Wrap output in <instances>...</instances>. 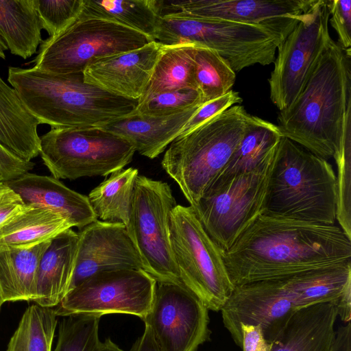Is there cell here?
Listing matches in <instances>:
<instances>
[{"instance_id": "obj_47", "label": "cell", "mask_w": 351, "mask_h": 351, "mask_svg": "<svg viewBox=\"0 0 351 351\" xmlns=\"http://www.w3.org/2000/svg\"><path fill=\"white\" fill-rule=\"evenodd\" d=\"M7 49H8V48H7V47L5 45V42L3 41V40L0 36V58H2V59H5V51H6Z\"/></svg>"}, {"instance_id": "obj_16", "label": "cell", "mask_w": 351, "mask_h": 351, "mask_svg": "<svg viewBox=\"0 0 351 351\" xmlns=\"http://www.w3.org/2000/svg\"><path fill=\"white\" fill-rule=\"evenodd\" d=\"M78 235L76 265L69 291L97 272L144 270L124 224L96 220L80 229Z\"/></svg>"}, {"instance_id": "obj_20", "label": "cell", "mask_w": 351, "mask_h": 351, "mask_svg": "<svg viewBox=\"0 0 351 351\" xmlns=\"http://www.w3.org/2000/svg\"><path fill=\"white\" fill-rule=\"evenodd\" d=\"M200 106L168 116H148L134 112L101 128L125 138L139 154L154 159L180 135Z\"/></svg>"}, {"instance_id": "obj_29", "label": "cell", "mask_w": 351, "mask_h": 351, "mask_svg": "<svg viewBox=\"0 0 351 351\" xmlns=\"http://www.w3.org/2000/svg\"><path fill=\"white\" fill-rule=\"evenodd\" d=\"M163 1L84 0L79 16L110 21L154 40Z\"/></svg>"}, {"instance_id": "obj_25", "label": "cell", "mask_w": 351, "mask_h": 351, "mask_svg": "<svg viewBox=\"0 0 351 351\" xmlns=\"http://www.w3.org/2000/svg\"><path fill=\"white\" fill-rule=\"evenodd\" d=\"M282 280L297 310L319 303L336 304L351 287V264L300 272Z\"/></svg>"}, {"instance_id": "obj_9", "label": "cell", "mask_w": 351, "mask_h": 351, "mask_svg": "<svg viewBox=\"0 0 351 351\" xmlns=\"http://www.w3.org/2000/svg\"><path fill=\"white\" fill-rule=\"evenodd\" d=\"M40 139L43 162L57 179L107 177L136 152L130 141L101 128H51Z\"/></svg>"}, {"instance_id": "obj_22", "label": "cell", "mask_w": 351, "mask_h": 351, "mask_svg": "<svg viewBox=\"0 0 351 351\" xmlns=\"http://www.w3.org/2000/svg\"><path fill=\"white\" fill-rule=\"evenodd\" d=\"M337 317L332 302L297 310L272 343L271 351H330Z\"/></svg>"}, {"instance_id": "obj_38", "label": "cell", "mask_w": 351, "mask_h": 351, "mask_svg": "<svg viewBox=\"0 0 351 351\" xmlns=\"http://www.w3.org/2000/svg\"><path fill=\"white\" fill-rule=\"evenodd\" d=\"M242 101L239 93L231 90L225 95L204 104L182 128L180 135L188 133L231 106L241 104Z\"/></svg>"}, {"instance_id": "obj_21", "label": "cell", "mask_w": 351, "mask_h": 351, "mask_svg": "<svg viewBox=\"0 0 351 351\" xmlns=\"http://www.w3.org/2000/svg\"><path fill=\"white\" fill-rule=\"evenodd\" d=\"M79 235L72 228L53 239L38 267L36 304L55 308L69 291L76 265Z\"/></svg>"}, {"instance_id": "obj_45", "label": "cell", "mask_w": 351, "mask_h": 351, "mask_svg": "<svg viewBox=\"0 0 351 351\" xmlns=\"http://www.w3.org/2000/svg\"><path fill=\"white\" fill-rule=\"evenodd\" d=\"M337 316L348 323L351 319V287L347 289L335 304Z\"/></svg>"}, {"instance_id": "obj_27", "label": "cell", "mask_w": 351, "mask_h": 351, "mask_svg": "<svg viewBox=\"0 0 351 351\" xmlns=\"http://www.w3.org/2000/svg\"><path fill=\"white\" fill-rule=\"evenodd\" d=\"M282 137L276 125L250 114L241 141L215 182L223 181L266 165L273 159Z\"/></svg>"}, {"instance_id": "obj_42", "label": "cell", "mask_w": 351, "mask_h": 351, "mask_svg": "<svg viewBox=\"0 0 351 351\" xmlns=\"http://www.w3.org/2000/svg\"><path fill=\"white\" fill-rule=\"evenodd\" d=\"M243 339V351H271L272 343H268L264 338L261 325L241 326Z\"/></svg>"}, {"instance_id": "obj_48", "label": "cell", "mask_w": 351, "mask_h": 351, "mask_svg": "<svg viewBox=\"0 0 351 351\" xmlns=\"http://www.w3.org/2000/svg\"><path fill=\"white\" fill-rule=\"evenodd\" d=\"M5 302L4 301V299H3V294H2V291H1V287H0V308H1V306H2V304Z\"/></svg>"}, {"instance_id": "obj_24", "label": "cell", "mask_w": 351, "mask_h": 351, "mask_svg": "<svg viewBox=\"0 0 351 351\" xmlns=\"http://www.w3.org/2000/svg\"><path fill=\"white\" fill-rule=\"evenodd\" d=\"M72 228L62 214L46 207L27 204L0 228V247H31L51 241Z\"/></svg>"}, {"instance_id": "obj_2", "label": "cell", "mask_w": 351, "mask_h": 351, "mask_svg": "<svg viewBox=\"0 0 351 351\" xmlns=\"http://www.w3.org/2000/svg\"><path fill=\"white\" fill-rule=\"evenodd\" d=\"M277 120L282 136L317 156L333 158L351 137V49L331 38Z\"/></svg>"}, {"instance_id": "obj_33", "label": "cell", "mask_w": 351, "mask_h": 351, "mask_svg": "<svg viewBox=\"0 0 351 351\" xmlns=\"http://www.w3.org/2000/svg\"><path fill=\"white\" fill-rule=\"evenodd\" d=\"M195 66L197 90L203 104L232 90L236 73L215 50L197 45Z\"/></svg>"}, {"instance_id": "obj_34", "label": "cell", "mask_w": 351, "mask_h": 351, "mask_svg": "<svg viewBox=\"0 0 351 351\" xmlns=\"http://www.w3.org/2000/svg\"><path fill=\"white\" fill-rule=\"evenodd\" d=\"M58 327V337L53 351H99L100 317L86 315L63 317Z\"/></svg>"}, {"instance_id": "obj_41", "label": "cell", "mask_w": 351, "mask_h": 351, "mask_svg": "<svg viewBox=\"0 0 351 351\" xmlns=\"http://www.w3.org/2000/svg\"><path fill=\"white\" fill-rule=\"evenodd\" d=\"M26 204L5 182L0 181V228L11 218L23 211Z\"/></svg>"}, {"instance_id": "obj_1", "label": "cell", "mask_w": 351, "mask_h": 351, "mask_svg": "<svg viewBox=\"0 0 351 351\" xmlns=\"http://www.w3.org/2000/svg\"><path fill=\"white\" fill-rule=\"evenodd\" d=\"M223 258L235 287L351 264V238L336 224L261 214Z\"/></svg>"}, {"instance_id": "obj_23", "label": "cell", "mask_w": 351, "mask_h": 351, "mask_svg": "<svg viewBox=\"0 0 351 351\" xmlns=\"http://www.w3.org/2000/svg\"><path fill=\"white\" fill-rule=\"evenodd\" d=\"M38 125L15 89L0 76V144L19 158L31 161L40 154Z\"/></svg>"}, {"instance_id": "obj_39", "label": "cell", "mask_w": 351, "mask_h": 351, "mask_svg": "<svg viewBox=\"0 0 351 351\" xmlns=\"http://www.w3.org/2000/svg\"><path fill=\"white\" fill-rule=\"evenodd\" d=\"M330 18L329 22L338 36V44L351 49V1L327 0Z\"/></svg>"}, {"instance_id": "obj_3", "label": "cell", "mask_w": 351, "mask_h": 351, "mask_svg": "<svg viewBox=\"0 0 351 351\" xmlns=\"http://www.w3.org/2000/svg\"><path fill=\"white\" fill-rule=\"evenodd\" d=\"M8 81L40 124L51 128H101L132 114L138 104L86 83L83 73L10 66Z\"/></svg>"}, {"instance_id": "obj_11", "label": "cell", "mask_w": 351, "mask_h": 351, "mask_svg": "<svg viewBox=\"0 0 351 351\" xmlns=\"http://www.w3.org/2000/svg\"><path fill=\"white\" fill-rule=\"evenodd\" d=\"M272 160L255 170L213 182L191 206L222 253L262 214Z\"/></svg>"}, {"instance_id": "obj_36", "label": "cell", "mask_w": 351, "mask_h": 351, "mask_svg": "<svg viewBox=\"0 0 351 351\" xmlns=\"http://www.w3.org/2000/svg\"><path fill=\"white\" fill-rule=\"evenodd\" d=\"M202 105L197 90L187 88L162 93L138 102L134 112L148 116H168Z\"/></svg>"}, {"instance_id": "obj_30", "label": "cell", "mask_w": 351, "mask_h": 351, "mask_svg": "<svg viewBox=\"0 0 351 351\" xmlns=\"http://www.w3.org/2000/svg\"><path fill=\"white\" fill-rule=\"evenodd\" d=\"M197 45H164L149 82L138 102L182 88L197 90L195 54Z\"/></svg>"}, {"instance_id": "obj_5", "label": "cell", "mask_w": 351, "mask_h": 351, "mask_svg": "<svg viewBox=\"0 0 351 351\" xmlns=\"http://www.w3.org/2000/svg\"><path fill=\"white\" fill-rule=\"evenodd\" d=\"M304 15L249 24L168 13L160 16L154 40L162 45L192 43L215 50L237 73L254 64L274 63L278 47Z\"/></svg>"}, {"instance_id": "obj_35", "label": "cell", "mask_w": 351, "mask_h": 351, "mask_svg": "<svg viewBox=\"0 0 351 351\" xmlns=\"http://www.w3.org/2000/svg\"><path fill=\"white\" fill-rule=\"evenodd\" d=\"M333 158L337 169L336 221L351 238V138L339 149Z\"/></svg>"}, {"instance_id": "obj_49", "label": "cell", "mask_w": 351, "mask_h": 351, "mask_svg": "<svg viewBox=\"0 0 351 351\" xmlns=\"http://www.w3.org/2000/svg\"><path fill=\"white\" fill-rule=\"evenodd\" d=\"M1 181V180H0Z\"/></svg>"}, {"instance_id": "obj_17", "label": "cell", "mask_w": 351, "mask_h": 351, "mask_svg": "<svg viewBox=\"0 0 351 351\" xmlns=\"http://www.w3.org/2000/svg\"><path fill=\"white\" fill-rule=\"evenodd\" d=\"M163 47L154 40L140 48L100 59L84 69V82L116 96L138 100Z\"/></svg>"}, {"instance_id": "obj_6", "label": "cell", "mask_w": 351, "mask_h": 351, "mask_svg": "<svg viewBox=\"0 0 351 351\" xmlns=\"http://www.w3.org/2000/svg\"><path fill=\"white\" fill-rule=\"evenodd\" d=\"M250 114L234 105L169 145L161 165L194 206L215 181L241 141Z\"/></svg>"}, {"instance_id": "obj_7", "label": "cell", "mask_w": 351, "mask_h": 351, "mask_svg": "<svg viewBox=\"0 0 351 351\" xmlns=\"http://www.w3.org/2000/svg\"><path fill=\"white\" fill-rule=\"evenodd\" d=\"M169 233L182 283L208 310L221 311L234 286L222 252L206 233L191 206L177 205L173 208Z\"/></svg>"}, {"instance_id": "obj_10", "label": "cell", "mask_w": 351, "mask_h": 351, "mask_svg": "<svg viewBox=\"0 0 351 351\" xmlns=\"http://www.w3.org/2000/svg\"><path fill=\"white\" fill-rule=\"evenodd\" d=\"M177 205L167 182L138 175L125 227L144 270L157 282L182 284L169 237L170 216Z\"/></svg>"}, {"instance_id": "obj_46", "label": "cell", "mask_w": 351, "mask_h": 351, "mask_svg": "<svg viewBox=\"0 0 351 351\" xmlns=\"http://www.w3.org/2000/svg\"><path fill=\"white\" fill-rule=\"evenodd\" d=\"M99 351H123L110 338H107L102 344Z\"/></svg>"}, {"instance_id": "obj_28", "label": "cell", "mask_w": 351, "mask_h": 351, "mask_svg": "<svg viewBox=\"0 0 351 351\" xmlns=\"http://www.w3.org/2000/svg\"><path fill=\"white\" fill-rule=\"evenodd\" d=\"M35 0H0V36L11 53L27 59L43 42Z\"/></svg>"}, {"instance_id": "obj_40", "label": "cell", "mask_w": 351, "mask_h": 351, "mask_svg": "<svg viewBox=\"0 0 351 351\" xmlns=\"http://www.w3.org/2000/svg\"><path fill=\"white\" fill-rule=\"evenodd\" d=\"M34 163L25 161L0 144V180L7 182L28 173Z\"/></svg>"}, {"instance_id": "obj_14", "label": "cell", "mask_w": 351, "mask_h": 351, "mask_svg": "<svg viewBox=\"0 0 351 351\" xmlns=\"http://www.w3.org/2000/svg\"><path fill=\"white\" fill-rule=\"evenodd\" d=\"M208 309L182 284L157 282L143 320L162 351H197L210 339Z\"/></svg>"}, {"instance_id": "obj_32", "label": "cell", "mask_w": 351, "mask_h": 351, "mask_svg": "<svg viewBox=\"0 0 351 351\" xmlns=\"http://www.w3.org/2000/svg\"><path fill=\"white\" fill-rule=\"evenodd\" d=\"M53 308L38 304L24 312L6 351H51L58 323Z\"/></svg>"}, {"instance_id": "obj_26", "label": "cell", "mask_w": 351, "mask_h": 351, "mask_svg": "<svg viewBox=\"0 0 351 351\" xmlns=\"http://www.w3.org/2000/svg\"><path fill=\"white\" fill-rule=\"evenodd\" d=\"M51 241L28 248L0 247V287L5 302L36 299L39 264Z\"/></svg>"}, {"instance_id": "obj_4", "label": "cell", "mask_w": 351, "mask_h": 351, "mask_svg": "<svg viewBox=\"0 0 351 351\" xmlns=\"http://www.w3.org/2000/svg\"><path fill=\"white\" fill-rule=\"evenodd\" d=\"M337 178L332 165L282 137L268 177L262 214L333 225Z\"/></svg>"}, {"instance_id": "obj_12", "label": "cell", "mask_w": 351, "mask_h": 351, "mask_svg": "<svg viewBox=\"0 0 351 351\" xmlns=\"http://www.w3.org/2000/svg\"><path fill=\"white\" fill-rule=\"evenodd\" d=\"M156 282L143 269L97 272L70 290L53 309L61 317L128 314L143 321L151 308Z\"/></svg>"}, {"instance_id": "obj_19", "label": "cell", "mask_w": 351, "mask_h": 351, "mask_svg": "<svg viewBox=\"0 0 351 351\" xmlns=\"http://www.w3.org/2000/svg\"><path fill=\"white\" fill-rule=\"evenodd\" d=\"M26 204L46 207L65 216L80 230L97 220L88 197L53 176L26 173L5 182Z\"/></svg>"}, {"instance_id": "obj_15", "label": "cell", "mask_w": 351, "mask_h": 351, "mask_svg": "<svg viewBox=\"0 0 351 351\" xmlns=\"http://www.w3.org/2000/svg\"><path fill=\"white\" fill-rule=\"evenodd\" d=\"M296 311L281 278L235 287L220 311L224 327L241 348V324L261 325L265 339L272 343Z\"/></svg>"}, {"instance_id": "obj_44", "label": "cell", "mask_w": 351, "mask_h": 351, "mask_svg": "<svg viewBox=\"0 0 351 351\" xmlns=\"http://www.w3.org/2000/svg\"><path fill=\"white\" fill-rule=\"evenodd\" d=\"M129 351L162 350L156 342L150 327L145 325L143 333L136 340Z\"/></svg>"}, {"instance_id": "obj_13", "label": "cell", "mask_w": 351, "mask_h": 351, "mask_svg": "<svg viewBox=\"0 0 351 351\" xmlns=\"http://www.w3.org/2000/svg\"><path fill=\"white\" fill-rule=\"evenodd\" d=\"M327 0H317L277 49L268 80L270 99L279 111L301 91L317 57L331 40Z\"/></svg>"}, {"instance_id": "obj_31", "label": "cell", "mask_w": 351, "mask_h": 351, "mask_svg": "<svg viewBox=\"0 0 351 351\" xmlns=\"http://www.w3.org/2000/svg\"><path fill=\"white\" fill-rule=\"evenodd\" d=\"M137 169L118 170L106 178L87 196L97 220L128 223Z\"/></svg>"}, {"instance_id": "obj_18", "label": "cell", "mask_w": 351, "mask_h": 351, "mask_svg": "<svg viewBox=\"0 0 351 351\" xmlns=\"http://www.w3.org/2000/svg\"><path fill=\"white\" fill-rule=\"evenodd\" d=\"M317 0H188L163 5L184 16L220 19L237 23L260 24L280 18L301 17Z\"/></svg>"}, {"instance_id": "obj_37", "label": "cell", "mask_w": 351, "mask_h": 351, "mask_svg": "<svg viewBox=\"0 0 351 351\" xmlns=\"http://www.w3.org/2000/svg\"><path fill=\"white\" fill-rule=\"evenodd\" d=\"M43 29L53 37L80 16L84 0H35Z\"/></svg>"}, {"instance_id": "obj_8", "label": "cell", "mask_w": 351, "mask_h": 351, "mask_svg": "<svg viewBox=\"0 0 351 351\" xmlns=\"http://www.w3.org/2000/svg\"><path fill=\"white\" fill-rule=\"evenodd\" d=\"M154 41L119 23L78 18L53 37L43 40L33 68L56 74L83 73L90 64Z\"/></svg>"}, {"instance_id": "obj_43", "label": "cell", "mask_w": 351, "mask_h": 351, "mask_svg": "<svg viewBox=\"0 0 351 351\" xmlns=\"http://www.w3.org/2000/svg\"><path fill=\"white\" fill-rule=\"evenodd\" d=\"M330 351H351V324L340 326L335 331Z\"/></svg>"}]
</instances>
